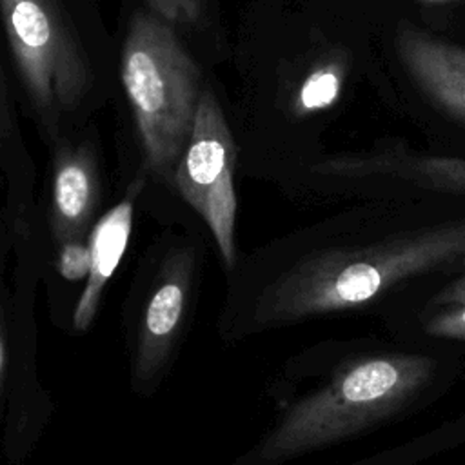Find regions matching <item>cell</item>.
Listing matches in <instances>:
<instances>
[{
  "instance_id": "obj_1",
  "label": "cell",
  "mask_w": 465,
  "mask_h": 465,
  "mask_svg": "<svg viewBox=\"0 0 465 465\" xmlns=\"http://www.w3.org/2000/svg\"><path fill=\"white\" fill-rule=\"evenodd\" d=\"M465 271V211L334 218L240 252L216 318L231 345L294 323L361 311L432 274Z\"/></svg>"
},
{
  "instance_id": "obj_2",
  "label": "cell",
  "mask_w": 465,
  "mask_h": 465,
  "mask_svg": "<svg viewBox=\"0 0 465 465\" xmlns=\"http://www.w3.org/2000/svg\"><path fill=\"white\" fill-rule=\"evenodd\" d=\"M421 352H378L340 365L320 387L291 401L247 450L225 465H282L389 420L438 378Z\"/></svg>"
},
{
  "instance_id": "obj_3",
  "label": "cell",
  "mask_w": 465,
  "mask_h": 465,
  "mask_svg": "<svg viewBox=\"0 0 465 465\" xmlns=\"http://www.w3.org/2000/svg\"><path fill=\"white\" fill-rule=\"evenodd\" d=\"M200 232L167 229L134 267L122 305L129 389L153 396L169 376L185 340L203 274Z\"/></svg>"
},
{
  "instance_id": "obj_4",
  "label": "cell",
  "mask_w": 465,
  "mask_h": 465,
  "mask_svg": "<svg viewBox=\"0 0 465 465\" xmlns=\"http://www.w3.org/2000/svg\"><path fill=\"white\" fill-rule=\"evenodd\" d=\"M120 76L143 151V173L173 187L202 98V74L163 18L138 11L122 47Z\"/></svg>"
},
{
  "instance_id": "obj_5",
  "label": "cell",
  "mask_w": 465,
  "mask_h": 465,
  "mask_svg": "<svg viewBox=\"0 0 465 465\" xmlns=\"http://www.w3.org/2000/svg\"><path fill=\"white\" fill-rule=\"evenodd\" d=\"M4 213L11 234V369L0 447L9 465H24L54 414L38 372L36 294L45 272V242L35 205Z\"/></svg>"
},
{
  "instance_id": "obj_6",
  "label": "cell",
  "mask_w": 465,
  "mask_h": 465,
  "mask_svg": "<svg viewBox=\"0 0 465 465\" xmlns=\"http://www.w3.org/2000/svg\"><path fill=\"white\" fill-rule=\"evenodd\" d=\"M15 64L35 109L54 120L85 96L89 65L54 0H0Z\"/></svg>"
},
{
  "instance_id": "obj_7",
  "label": "cell",
  "mask_w": 465,
  "mask_h": 465,
  "mask_svg": "<svg viewBox=\"0 0 465 465\" xmlns=\"http://www.w3.org/2000/svg\"><path fill=\"white\" fill-rule=\"evenodd\" d=\"M236 160L238 149L220 102L211 89H203L189 142L174 169L173 187L207 225L223 271H229L240 254Z\"/></svg>"
},
{
  "instance_id": "obj_8",
  "label": "cell",
  "mask_w": 465,
  "mask_h": 465,
  "mask_svg": "<svg viewBox=\"0 0 465 465\" xmlns=\"http://www.w3.org/2000/svg\"><path fill=\"white\" fill-rule=\"evenodd\" d=\"M102 176L89 143H62L53 154L51 189L40 214L45 260L65 245L87 243L89 231L102 211Z\"/></svg>"
},
{
  "instance_id": "obj_9",
  "label": "cell",
  "mask_w": 465,
  "mask_h": 465,
  "mask_svg": "<svg viewBox=\"0 0 465 465\" xmlns=\"http://www.w3.org/2000/svg\"><path fill=\"white\" fill-rule=\"evenodd\" d=\"M145 183L147 174L143 171L134 174L124 194L96 218L89 231V272L76 296L69 320V331L74 334L87 332L98 314L105 287L127 249L136 203Z\"/></svg>"
},
{
  "instance_id": "obj_10",
  "label": "cell",
  "mask_w": 465,
  "mask_h": 465,
  "mask_svg": "<svg viewBox=\"0 0 465 465\" xmlns=\"http://www.w3.org/2000/svg\"><path fill=\"white\" fill-rule=\"evenodd\" d=\"M312 173L340 180L385 178L423 191L465 196V156L380 151L360 156H334L312 165Z\"/></svg>"
},
{
  "instance_id": "obj_11",
  "label": "cell",
  "mask_w": 465,
  "mask_h": 465,
  "mask_svg": "<svg viewBox=\"0 0 465 465\" xmlns=\"http://www.w3.org/2000/svg\"><path fill=\"white\" fill-rule=\"evenodd\" d=\"M396 47L416 84L449 114L465 122V49L401 25Z\"/></svg>"
},
{
  "instance_id": "obj_12",
  "label": "cell",
  "mask_w": 465,
  "mask_h": 465,
  "mask_svg": "<svg viewBox=\"0 0 465 465\" xmlns=\"http://www.w3.org/2000/svg\"><path fill=\"white\" fill-rule=\"evenodd\" d=\"M11 369V234L0 209V445L4 434Z\"/></svg>"
},
{
  "instance_id": "obj_13",
  "label": "cell",
  "mask_w": 465,
  "mask_h": 465,
  "mask_svg": "<svg viewBox=\"0 0 465 465\" xmlns=\"http://www.w3.org/2000/svg\"><path fill=\"white\" fill-rule=\"evenodd\" d=\"M343 69L338 64H327L314 69L300 85L296 94V113L307 114L332 105L341 91Z\"/></svg>"
},
{
  "instance_id": "obj_14",
  "label": "cell",
  "mask_w": 465,
  "mask_h": 465,
  "mask_svg": "<svg viewBox=\"0 0 465 465\" xmlns=\"http://www.w3.org/2000/svg\"><path fill=\"white\" fill-rule=\"evenodd\" d=\"M420 329L429 338L465 341V303L427 309Z\"/></svg>"
},
{
  "instance_id": "obj_15",
  "label": "cell",
  "mask_w": 465,
  "mask_h": 465,
  "mask_svg": "<svg viewBox=\"0 0 465 465\" xmlns=\"http://www.w3.org/2000/svg\"><path fill=\"white\" fill-rule=\"evenodd\" d=\"M151 13L165 22L198 24L203 15L205 0H145Z\"/></svg>"
},
{
  "instance_id": "obj_16",
  "label": "cell",
  "mask_w": 465,
  "mask_h": 465,
  "mask_svg": "<svg viewBox=\"0 0 465 465\" xmlns=\"http://www.w3.org/2000/svg\"><path fill=\"white\" fill-rule=\"evenodd\" d=\"M465 303V271L452 276L429 302V309L445 307V305H461Z\"/></svg>"
},
{
  "instance_id": "obj_17",
  "label": "cell",
  "mask_w": 465,
  "mask_h": 465,
  "mask_svg": "<svg viewBox=\"0 0 465 465\" xmlns=\"http://www.w3.org/2000/svg\"><path fill=\"white\" fill-rule=\"evenodd\" d=\"M11 133V113H9V98H7V87L4 78V69L0 62V140L7 138Z\"/></svg>"
},
{
  "instance_id": "obj_18",
  "label": "cell",
  "mask_w": 465,
  "mask_h": 465,
  "mask_svg": "<svg viewBox=\"0 0 465 465\" xmlns=\"http://www.w3.org/2000/svg\"><path fill=\"white\" fill-rule=\"evenodd\" d=\"M423 4H445V2H450V0H420Z\"/></svg>"
},
{
  "instance_id": "obj_19",
  "label": "cell",
  "mask_w": 465,
  "mask_h": 465,
  "mask_svg": "<svg viewBox=\"0 0 465 465\" xmlns=\"http://www.w3.org/2000/svg\"><path fill=\"white\" fill-rule=\"evenodd\" d=\"M371 463H372V461H367V463H360V465H371Z\"/></svg>"
}]
</instances>
